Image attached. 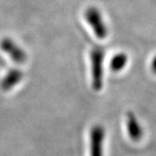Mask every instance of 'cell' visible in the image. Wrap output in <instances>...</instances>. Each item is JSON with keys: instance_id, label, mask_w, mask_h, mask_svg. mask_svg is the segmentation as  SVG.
Masks as SVG:
<instances>
[{"instance_id": "6da1fadb", "label": "cell", "mask_w": 156, "mask_h": 156, "mask_svg": "<svg viewBox=\"0 0 156 156\" xmlns=\"http://www.w3.org/2000/svg\"><path fill=\"white\" fill-rule=\"evenodd\" d=\"M104 57H105V51L101 47H95L90 51L92 85H93V89L96 91H99L102 88Z\"/></svg>"}, {"instance_id": "7a4b0ae2", "label": "cell", "mask_w": 156, "mask_h": 156, "mask_svg": "<svg viewBox=\"0 0 156 156\" xmlns=\"http://www.w3.org/2000/svg\"><path fill=\"white\" fill-rule=\"evenodd\" d=\"M85 18L97 38L101 40L106 38L108 34V30L101 13L97 8L93 6L89 7L85 11Z\"/></svg>"}, {"instance_id": "3957f363", "label": "cell", "mask_w": 156, "mask_h": 156, "mask_svg": "<svg viewBox=\"0 0 156 156\" xmlns=\"http://www.w3.org/2000/svg\"><path fill=\"white\" fill-rule=\"evenodd\" d=\"M105 136L103 128L94 126L90 132V156H102V144Z\"/></svg>"}, {"instance_id": "277c9868", "label": "cell", "mask_w": 156, "mask_h": 156, "mask_svg": "<svg viewBox=\"0 0 156 156\" xmlns=\"http://www.w3.org/2000/svg\"><path fill=\"white\" fill-rule=\"evenodd\" d=\"M0 47L5 53L11 56V60L17 63H23L26 61V55L24 51L19 48L10 38H4L0 43Z\"/></svg>"}, {"instance_id": "5b68a950", "label": "cell", "mask_w": 156, "mask_h": 156, "mask_svg": "<svg viewBox=\"0 0 156 156\" xmlns=\"http://www.w3.org/2000/svg\"><path fill=\"white\" fill-rule=\"evenodd\" d=\"M23 79V72L17 69H11L0 82V89L3 91H9L12 89Z\"/></svg>"}, {"instance_id": "8992f818", "label": "cell", "mask_w": 156, "mask_h": 156, "mask_svg": "<svg viewBox=\"0 0 156 156\" xmlns=\"http://www.w3.org/2000/svg\"><path fill=\"white\" fill-rule=\"evenodd\" d=\"M128 131L129 137L133 140H140L143 135L141 126L137 121L136 117L133 113H128Z\"/></svg>"}, {"instance_id": "52a82bcc", "label": "cell", "mask_w": 156, "mask_h": 156, "mask_svg": "<svg viewBox=\"0 0 156 156\" xmlns=\"http://www.w3.org/2000/svg\"><path fill=\"white\" fill-rule=\"evenodd\" d=\"M128 62V57L125 53H117L112 57L110 60L109 66L112 71L114 72H120L124 69Z\"/></svg>"}, {"instance_id": "ba28073f", "label": "cell", "mask_w": 156, "mask_h": 156, "mask_svg": "<svg viewBox=\"0 0 156 156\" xmlns=\"http://www.w3.org/2000/svg\"><path fill=\"white\" fill-rule=\"evenodd\" d=\"M150 67L153 73H154L156 75V56H154L153 57V59H152V61H151Z\"/></svg>"}]
</instances>
